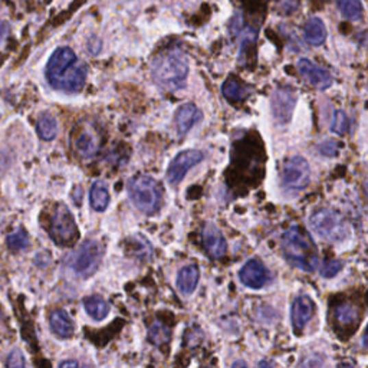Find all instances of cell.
Instances as JSON below:
<instances>
[{"label":"cell","mask_w":368,"mask_h":368,"mask_svg":"<svg viewBox=\"0 0 368 368\" xmlns=\"http://www.w3.org/2000/svg\"><path fill=\"white\" fill-rule=\"evenodd\" d=\"M48 82L64 93H79L86 81V68L71 48H58L47 65Z\"/></svg>","instance_id":"1"},{"label":"cell","mask_w":368,"mask_h":368,"mask_svg":"<svg viewBox=\"0 0 368 368\" xmlns=\"http://www.w3.org/2000/svg\"><path fill=\"white\" fill-rule=\"evenodd\" d=\"M286 259L304 272H314L318 265V252L314 242L299 228H291L282 239Z\"/></svg>","instance_id":"2"},{"label":"cell","mask_w":368,"mask_h":368,"mask_svg":"<svg viewBox=\"0 0 368 368\" xmlns=\"http://www.w3.org/2000/svg\"><path fill=\"white\" fill-rule=\"evenodd\" d=\"M188 65L180 51H170L160 55L153 65V77L158 85L169 91L182 90L186 86Z\"/></svg>","instance_id":"3"},{"label":"cell","mask_w":368,"mask_h":368,"mask_svg":"<svg viewBox=\"0 0 368 368\" xmlns=\"http://www.w3.org/2000/svg\"><path fill=\"white\" fill-rule=\"evenodd\" d=\"M128 195L136 208L147 214L158 212L163 201L160 184L149 175H137L128 183Z\"/></svg>","instance_id":"4"},{"label":"cell","mask_w":368,"mask_h":368,"mask_svg":"<svg viewBox=\"0 0 368 368\" xmlns=\"http://www.w3.org/2000/svg\"><path fill=\"white\" fill-rule=\"evenodd\" d=\"M312 230L328 242H343L348 238L349 226L345 219L336 212L323 209L314 213L309 219Z\"/></svg>","instance_id":"5"},{"label":"cell","mask_w":368,"mask_h":368,"mask_svg":"<svg viewBox=\"0 0 368 368\" xmlns=\"http://www.w3.org/2000/svg\"><path fill=\"white\" fill-rule=\"evenodd\" d=\"M102 255H104V247L101 246V243L97 241H88L72 255H69L65 263L78 276L88 278L97 272L102 260Z\"/></svg>","instance_id":"6"},{"label":"cell","mask_w":368,"mask_h":368,"mask_svg":"<svg viewBox=\"0 0 368 368\" xmlns=\"http://www.w3.org/2000/svg\"><path fill=\"white\" fill-rule=\"evenodd\" d=\"M311 180L308 161L301 156H293L285 161L281 171V183L285 190L301 191Z\"/></svg>","instance_id":"7"},{"label":"cell","mask_w":368,"mask_h":368,"mask_svg":"<svg viewBox=\"0 0 368 368\" xmlns=\"http://www.w3.org/2000/svg\"><path fill=\"white\" fill-rule=\"evenodd\" d=\"M77 223L66 206H60L55 210L51 226V238L60 246H68L77 239Z\"/></svg>","instance_id":"8"},{"label":"cell","mask_w":368,"mask_h":368,"mask_svg":"<svg viewBox=\"0 0 368 368\" xmlns=\"http://www.w3.org/2000/svg\"><path fill=\"white\" fill-rule=\"evenodd\" d=\"M297 93L292 88H278L272 95V115L279 124H286L297 106Z\"/></svg>","instance_id":"9"},{"label":"cell","mask_w":368,"mask_h":368,"mask_svg":"<svg viewBox=\"0 0 368 368\" xmlns=\"http://www.w3.org/2000/svg\"><path fill=\"white\" fill-rule=\"evenodd\" d=\"M203 160V153L199 150H187L175 157L167 170V180L170 184H179L186 173Z\"/></svg>","instance_id":"10"},{"label":"cell","mask_w":368,"mask_h":368,"mask_svg":"<svg viewBox=\"0 0 368 368\" xmlns=\"http://www.w3.org/2000/svg\"><path fill=\"white\" fill-rule=\"evenodd\" d=\"M298 71L308 84L318 88V90H328L332 85L331 73L327 69L318 66L311 60H306V58L298 61Z\"/></svg>","instance_id":"11"},{"label":"cell","mask_w":368,"mask_h":368,"mask_svg":"<svg viewBox=\"0 0 368 368\" xmlns=\"http://www.w3.org/2000/svg\"><path fill=\"white\" fill-rule=\"evenodd\" d=\"M241 281L243 285L252 289H260L271 281V273L259 260H249L241 269Z\"/></svg>","instance_id":"12"},{"label":"cell","mask_w":368,"mask_h":368,"mask_svg":"<svg viewBox=\"0 0 368 368\" xmlns=\"http://www.w3.org/2000/svg\"><path fill=\"white\" fill-rule=\"evenodd\" d=\"M314 309H315V305H314L312 299L306 295L298 297L295 301H293L291 318H292L293 330H295L297 334L304 331V328L306 327V323L314 315Z\"/></svg>","instance_id":"13"},{"label":"cell","mask_w":368,"mask_h":368,"mask_svg":"<svg viewBox=\"0 0 368 368\" xmlns=\"http://www.w3.org/2000/svg\"><path fill=\"white\" fill-rule=\"evenodd\" d=\"M73 149L82 157H93L98 151V137L90 127H82L73 131L72 134Z\"/></svg>","instance_id":"14"},{"label":"cell","mask_w":368,"mask_h":368,"mask_svg":"<svg viewBox=\"0 0 368 368\" xmlns=\"http://www.w3.org/2000/svg\"><path fill=\"white\" fill-rule=\"evenodd\" d=\"M203 243L210 258L219 259L226 254V241L214 225H208L203 230Z\"/></svg>","instance_id":"15"},{"label":"cell","mask_w":368,"mask_h":368,"mask_svg":"<svg viewBox=\"0 0 368 368\" xmlns=\"http://www.w3.org/2000/svg\"><path fill=\"white\" fill-rule=\"evenodd\" d=\"M201 116L203 114L195 104L182 106L175 112V128H177L179 134L184 136L201 120Z\"/></svg>","instance_id":"16"},{"label":"cell","mask_w":368,"mask_h":368,"mask_svg":"<svg viewBox=\"0 0 368 368\" xmlns=\"http://www.w3.org/2000/svg\"><path fill=\"white\" fill-rule=\"evenodd\" d=\"M304 36L305 40L312 47H321L327 39V27L319 18H311L304 29Z\"/></svg>","instance_id":"17"},{"label":"cell","mask_w":368,"mask_h":368,"mask_svg":"<svg viewBox=\"0 0 368 368\" xmlns=\"http://www.w3.org/2000/svg\"><path fill=\"white\" fill-rule=\"evenodd\" d=\"M51 330L60 338H71L75 331V326H73L72 318L62 311L58 309L51 314Z\"/></svg>","instance_id":"18"},{"label":"cell","mask_w":368,"mask_h":368,"mask_svg":"<svg viewBox=\"0 0 368 368\" xmlns=\"http://www.w3.org/2000/svg\"><path fill=\"white\" fill-rule=\"evenodd\" d=\"M358 309L349 304V302H343L335 308V321L338 326L345 327V328H354L358 326Z\"/></svg>","instance_id":"19"},{"label":"cell","mask_w":368,"mask_h":368,"mask_svg":"<svg viewBox=\"0 0 368 368\" xmlns=\"http://www.w3.org/2000/svg\"><path fill=\"white\" fill-rule=\"evenodd\" d=\"M199 268L196 265H188V267H184L177 276V286L182 293L184 295H190L193 292L199 284Z\"/></svg>","instance_id":"20"},{"label":"cell","mask_w":368,"mask_h":368,"mask_svg":"<svg viewBox=\"0 0 368 368\" xmlns=\"http://www.w3.org/2000/svg\"><path fill=\"white\" fill-rule=\"evenodd\" d=\"M90 200H91V206L94 208V210L97 212H104L108 208L110 193H108L106 183L95 182L93 184L91 191H90Z\"/></svg>","instance_id":"21"},{"label":"cell","mask_w":368,"mask_h":368,"mask_svg":"<svg viewBox=\"0 0 368 368\" xmlns=\"http://www.w3.org/2000/svg\"><path fill=\"white\" fill-rule=\"evenodd\" d=\"M84 306L86 309L88 315H90L93 319L95 321H101L104 319L108 312H110V306L108 304L99 298V297H90V298H85L84 301Z\"/></svg>","instance_id":"22"},{"label":"cell","mask_w":368,"mask_h":368,"mask_svg":"<svg viewBox=\"0 0 368 368\" xmlns=\"http://www.w3.org/2000/svg\"><path fill=\"white\" fill-rule=\"evenodd\" d=\"M38 134L42 140L51 141L58 134V124L56 120L51 114H42L38 121Z\"/></svg>","instance_id":"23"},{"label":"cell","mask_w":368,"mask_h":368,"mask_svg":"<svg viewBox=\"0 0 368 368\" xmlns=\"http://www.w3.org/2000/svg\"><path fill=\"white\" fill-rule=\"evenodd\" d=\"M341 13L349 21H360L363 16L361 0H338Z\"/></svg>","instance_id":"24"},{"label":"cell","mask_w":368,"mask_h":368,"mask_svg":"<svg viewBox=\"0 0 368 368\" xmlns=\"http://www.w3.org/2000/svg\"><path fill=\"white\" fill-rule=\"evenodd\" d=\"M348 127H349V123H348V116L345 115V112L341 110H336L332 116V124H331L332 132H335L336 136H344L348 131Z\"/></svg>","instance_id":"25"},{"label":"cell","mask_w":368,"mask_h":368,"mask_svg":"<svg viewBox=\"0 0 368 368\" xmlns=\"http://www.w3.org/2000/svg\"><path fill=\"white\" fill-rule=\"evenodd\" d=\"M6 242L12 250H23L29 245V236L23 229H19L14 233H12L10 236H8Z\"/></svg>","instance_id":"26"},{"label":"cell","mask_w":368,"mask_h":368,"mask_svg":"<svg viewBox=\"0 0 368 368\" xmlns=\"http://www.w3.org/2000/svg\"><path fill=\"white\" fill-rule=\"evenodd\" d=\"M149 340L156 345L166 344L170 340V332L166 327L161 326V323H154V326L150 328Z\"/></svg>","instance_id":"27"},{"label":"cell","mask_w":368,"mask_h":368,"mask_svg":"<svg viewBox=\"0 0 368 368\" xmlns=\"http://www.w3.org/2000/svg\"><path fill=\"white\" fill-rule=\"evenodd\" d=\"M222 91H223V95L228 98V99H242L243 95H245V90H243V86L241 84H238L234 79H229L223 84V88H222Z\"/></svg>","instance_id":"28"},{"label":"cell","mask_w":368,"mask_h":368,"mask_svg":"<svg viewBox=\"0 0 368 368\" xmlns=\"http://www.w3.org/2000/svg\"><path fill=\"white\" fill-rule=\"evenodd\" d=\"M8 368H26L25 357L19 349H13L8 357Z\"/></svg>","instance_id":"29"},{"label":"cell","mask_w":368,"mask_h":368,"mask_svg":"<svg viewBox=\"0 0 368 368\" xmlns=\"http://www.w3.org/2000/svg\"><path fill=\"white\" fill-rule=\"evenodd\" d=\"M343 269V262L340 260H331V262H327L326 265L322 267V275L326 278H332L335 276L338 272H340Z\"/></svg>","instance_id":"30"},{"label":"cell","mask_w":368,"mask_h":368,"mask_svg":"<svg viewBox=\"0 0 368 368\" xmlns=\"http://www.w3.org/2000/svg\"><path fill=\"white\" fill-rule=\"evenodd\" d=\"M301 368H327L326 358H323L322 356H317V354L309 356L302 361Z\"/></svg>","instance_id":"31"},{"label":"cell","mask_w":368,"mask_h":368,"mask_svg":"<svg viewBox=\"0 0 368 368\" xmlns=\"http://www.w3.org/2000/svg\"><path fill=\"white\" fill-rule=\"evenodd\" d=\"M336 150H338V145L335 141H326L323 144L319 145V151L322 154H326V156H335L336 154Z\"/></svg>","instance_id":"32"},{"label":"cell","mask_w":368,"mask_h":368,"mask_svg":"<svg viewBox=\"0 0 368 368\" xmlns=\"http://www.w3.org/2000/svg\"><path fill=\"white\" fill-rule=\"evenodd\" d=\"M60 368H91V367H88V365H79L75 360H66L64 361Z\"/></svg>","instance_id":"33"},{"label":"cell","mask_w":368,"mask_h":368,"mask_svg":"<svg viewBox=\"0 0 368 368\" xmlns=\"http://www.w3.org/2000/svg\"><path fill=\"white\" fill-rule=\"evenodd\" d=\"M232 368H247V365L243 361H236V363L233 364Z\"/></svg>","instance_id":"34"},{"label":"cell","mask_w":368,"mask_h":368,"mask_svg":"<svg viewBox=\"0 0 368 368\" xmlns=\"http://www.w3.org/2000/svg\"><path fill=\"white\" fill-rule=\"evenodd\" d=\"M363 344L365 348H368V327L365 330V334H364V338H363Z\"/></svg>","instance_id":"35"},{"label":"cell","mask_w":368,"mask_h":368,"mask_svg":"<svg viewBox=\"0 0 368 368\" xmlns=\"http://www.w3.org/2000/svg\"><path fill=\"white\" fill-rule=\"evenodd\" d=\"M259 368H273L271 364H268V363H260V365H259Z\"/></svg>","instance_id":"36"},{"label":"cell","mask_w":368,"mask_h":368,"mask_svg":"<svg viewBox=\"0 0 368 368\" xmlns=\"http://www.w3.org/2000/svg\"><path fill=\"white\" fill-rule=\"evenodd\" d=\"M341 368H354V367L349 365V364H343V365H341Z\"/></svg>","instance_id":"37"},{"label":"cell","mask_w":368,"mask_h":368,"mask_svg":"<svg viewBox=\"0 0 368 368\" xmlns=\"http://www.w3.org/2000/svg\"><path fill=\"white\" fill-rule=\"evenodd\" d=\"M0 314H2V311H0Z\"/></svg>","instance_id":"38"}]
</instances>
